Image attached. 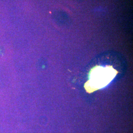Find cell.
I'll list each match as a JSON object with an SVG mask.
<instances>
[{
	"instance_id": "6da1fadb",
	"label": "cell",
	"mask_w": 133,
	"mask_h": 133,
	"mask_svg": "<svg viewBox=\"0 0 133 133\" xmlns=\"http://www.w3.org/2000/svg\"><path fill=\"white\" fill-rule=\"evenodd\" d=\"M118 71L111 66H96L91 70L89 80L85 84L87 92L91 93L108 85L114 79Z\"/></svg>"
}]
</instances>
